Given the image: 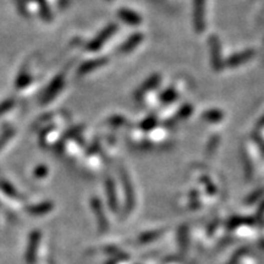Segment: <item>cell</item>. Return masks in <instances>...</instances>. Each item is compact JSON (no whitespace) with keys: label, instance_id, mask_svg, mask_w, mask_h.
I'll return each instance as SVG.
<instances>
[{"label":"cell","instance_id":"ba28073f","mask_svg":"<svg viewBox=\"0 0 264 264\" xmlns=\"http://www.w3.org/2000/svg\"><path fill=\"white\" fill-rule=\"evenodd\" d=\"M142 40H143V36L141 35V33H137V35H133L132 37L130 38V40L124 44V46L121 47V53L132 52L133 49H135L136 47H137L138 44H140L141 42H142Z\"/></svg>","mask_w":264,"mask_h":264},{"label":"cell","instance_id":"7a4b0ae2","mask_svg":"<svg viewBox=\"0 0 264 264\" xmlns=\"http://www.w3.org/2000/svg\"><path fill=\"white\" fill-rule=\"evenodd\" d=\"M116 31V26L115 25H110V26L105 27L104 30L102 31L101 33H99V36H97L96 38H94L93 41L91 42L90 44L87 46V51H91V52H96L98 51L99 48L104 44V42L108 40V38L110 37V36L113 35L114 32Z\"/></svg>","mask_w":264,"mask_h":264},{"label":"cell","instance_id":"8fae6325","mask_svg":"<svg viewBox=\"0 0 264 264\" xmlns=\"http://www.w3.org/2000/svg\"><path fill=\"white\" fill-rule=\"evenodd\" d=\"M204 119L210 121H218L221 119V113L218 112V110H212V112H207L204 113Z\"/></svg>","mask_w":264,"mask_h":264},{"label":"cell","instance_id":"3957f363","mask_svg":"<svg viewBox=\"0 0 264 264\" xmlns=\"http://www.w3.org/2000/svg\"><path fill=\"white\" fill-rule=\"evenodd\" d=\"M193 21L197 32H202L204 29V0H194Z\"/></svg>","mask_w":264,"mask_h":264},{"label":"cell","instance_id":"30bf717a","mask_svg":"<svg viewBox=\"0 0 264 264\" xmlns=\"http://www.w3.org/2000/svg\"><path fill=\"white\" fill-rule=\"evenodd\" d=\"M159 76H154V77H152L151 80H148V82H146L143 85V87H142V90L140 91V94H143L144 92H147V91H149V90H152L151 87H154L155 85H158V82H159Z\"/></svg>","mask_w":264,"mask_h":264},{"label":"cell","instance_id":"4fadbf2b","mask_svg":"<svg viewBox=\"0 0 264 264\" xmlns=\"http://www.w3.org/2000/svg\"><path fill=\"white\" fill-rule=\"evenodd\" d=\"M13 105H14L13 99H7V101L3 102L2 104H0V115H2V114H4V113H7L8 110H9L10 108L13 107Z\"/></svg>","mask_w":264,"mask_h":264},{"label":"cell","instance_id":"8992f818","mask_svg":"<svg viewBox=\"0 0 264 264\" xmlns=\"http://www.w3.org/2000/svg\"><path fill=\"white\" fill-rule=\"evenodd\" d=\"M253 55H254L253 51H246V52H242V53H238V54L234 55V57H231L229 60H227V65L229 66H238V65H241V64L248 61L252 57H253Z\"/></svg>","mask_w":264,"mask_h":264},{"label":"cell","instance_id":"5bb4252c","mask_svg":"<svg viewBox=\"0 0 264 264\" xmlns=\"http://www.w3.org/2000/svg\"><path fill=\"white\" fill-rule=\"evenodd\" d=\"M16 2H18V7L21 13L24 14V15H26V4H25L24 0H16Z\"/></svg>","mask_w":264,"mask_h":264},{"label":"cell","instance_id":"5b68a950","mask_svg":"<svg viewBox=\"0 0 264 264\" xmlns=\"http://www.w3.org/2000/svg\"><path fill=\"white\" fill-rule=\"evenodd\" d=\"M107 63V60L105 59H98V60H92V61H87V63L82 64L81 66H80L79 71H77V74L80 75V76H83V75H87L92 72L93 70H96L97 68H99V66L104 65V64Z\"/></svg>","mask_w":264,"mask_h":264},{"label":"cell","instance_id":"52a82bcc","mask_svg":"<svg viewBox=\"0 0 264 264\" xmlns=\"http://www.w3.org/2000/svg\"><path fill=\"white\" fill-rule=\"evenodd\" d=\"M210 43H212V61H213V66L215 69L214 70H219L220 68V49H219V43H218V38H210Z\"/></svg>","mask_w":264,"mask_h":264},{"label":"cell","instance_id":"277c9868","mask_svg":"<svg viewBox=\"0 0 264 264\" xmlns=\"http://www.w3.org/2000/svg\"><path fill=\"white\" fill-rule=\"evenodd\" d=\"M118 15L122 21L129 25H132V26H137V25H141V22H142V19H141V16L138 14L133 13V11L129 9H120Z\"/></svg>","mask_w":264,"mask_h":264},{"label":"cell","instance_id":"7c38bea8","mask_svg":"<svg viewBox=\"0 0 264 264\" xmlns=\"http://www.w3.org/2000/svg\"><path fill=\"white\" fill-rule=\"evenodd\" d=\"M13 135H14V130H11V129L3 133L2 137H0V148H3V146H4V144L7 143L11 137H13Z\"/></svg>","mask_w":264,"mask_h":264},{"label":"cell","instance_id":"9c48e42d","mask_svg":"<svg viewBox=\"0 0 264 264\" xmlns=\"http://www.w3.org/2000/svg\"><path fill=\"white\" fill-rule=\"evenodd\" d=\"M36 2H38L41 4L42 18H43L46 21H51L52 15H51V11H49V7L47 5L46 0H36Z\"/></svg>","mask_w":264,"mask_h":264},{"label":"cell","instance_id":"6da1fadb","mask_svg":"<svg viewBox=\"0 0 264 264\" xmlns=\"http://www.w3.org/2000/svg\"><path fill=\"white\" fill-rule=\"evenodd\" d=\"M64 86V76L63 75H59V76L55 77L53 80V82L49 85V87L47 88V91L44 92L43 97H42V104H46V103H49L53 101L55 96L61 91Z\"/></svg>","mask_w":264,"mask_h":264}]
</instances>
